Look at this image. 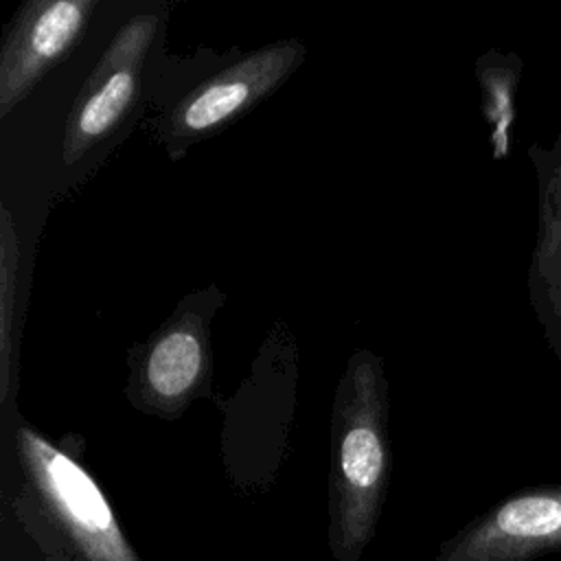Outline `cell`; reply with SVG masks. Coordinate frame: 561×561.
<instances>
[{
	"instance_id": "obj_1",
	"label": "cell",
	"mask_w": 561,
	"mask_h": 561,
	"mask_svg": "<svg viewBox=\"0 0 561 561\" xmlns=\"http://www.w3.org/2000/svg\"><path fill=\"white\" fill-rule=\"evenodd\" d=\"M0 561H142L94 476L20 425L0 506Z\"/></svg>"
},
{
	"instance_id": "obj_2",
	"label": "cell",
	"mask_w": 561,
	"mask_h": 561,
	"mask_svg": "<svg viewBox=\"0 0 561 561\" xmlns=\"http://www.w3.org/2000/svg\"><path fill=\"white\" fill-rule=\"evenodd\" d=\"M388 379L359 348L337 383L331 414L327 546L335 561H359L370 546L390 482Z\"/></svg>"
},
{
	"instance_id": "obj_3",
	"label": "cell",
	"mask_w": 561,
	"mask_h": 561,
	"mask_svg": "<svg viewBox=\"0 0 561 561\" xmlns=\"http://www.w3.org/2000/svg\"><path fill=\"white\" fill-rule=\"evenodd\" d=\"M221 302L215 291L188 296L136 351L129 397L136 408L164 419L180 416L213 377L208 320Z\"/></svg>"
},
{
	"instance_id": "obj_4",
	"label": "cell",
	"mask_w": 561,
	"mask_h": 561,
	"mask_svg": "<svg viewBox=\"0 0 561 561\" xmlns=\"http://www.w3.org/2000/svg\"><path fill=\"white\" fill-rule=\"evenodd\" d=\"M305 44L298 37L278 39L256 48L188 90L160 121L158 134L169 153L178 158L188 145L199 142L232 125L265 96L278 90L302 64Z\"/></svg>"
},
{
	"instance_id": "obj_5",
	"label": "cell",
	"mask_w": 561,
	"mask_h": 561,
	"mask_svg": "<svg viewBox=\"0 0 561 561\" xmlns=\"http://www.w3.org/2000/svg\"><path fill=\"white\" fill-rule=\"evenodd\" d=\"M156 33V13L134 15L116 31L70 105L61 147L66 164H77L129 114Z\"/></svg>"
},
{
	"instance_id": "obj_6",
	"label": "cell",
	"mask_w": 561,
	"mask_h": 561,
	"mask_svg": "<svg viewBox=\"0 0 561 561\" xmlns=\"http://www.w3.org/2000/svg\"><path fill=\"white\" fill-rule=\"evenodd\" d=\"M559 550L561 484H535L465 524L432 561H537Z\"/></svg>"
},
{
	"instance_id": "obj_7",
	"label": "cell",
	"mask_w": 561,
	"mask_h": 561,
	"mask_svg": "<svg viewBox=\"0 0 561 561\" xmlns=\"http://www.w3.org/2000/svg\"><path fill=\"white\" fill-rule=\"evenodd\" d=\"M96 0H28L0 48V116H7L79 42Z\"/></svg>"
},
{
	"instance_id": "obj_8",
	"label": "cell",
	"mask_w": 561,
	"mask_h": 561,
	"mask_svg": "<svg viewBox=\"0 0 561 561\" xmlns=\"http://www.w3.org/2000/svg\"><path fill=\"white\" fill-rule=\"evenodd\" d=\"M537 232L528 265V298L552 355L561 359V125L550 145L533 142Z\"/></svg>"
},
{
	"instance_id": "obj_9",
	"label": "cell",
	"mask_w": 561,
	"mask_h": 561,
	"mask_svg": "<svg viewBox=\"0 0 561 561\" xmlns=\"http://www.w3.org/2000/svg\"><path fill=\"white\" fill-rule=\"evenodd\" d=\"M522 77V59L513 53L491 50L478 59V79L482 88V110L491 127L493 158L504 160L513 147L515 96Z\"/></svg>"
},
{
	"instance_id": "obj_10",
	"label": "cell",
	"mask_w": 561,
	"mask_h": 561,
	"mask_svg": "<svg viewBox=\"0 0 561 561\" xmlns=\"http://www.w3.org/2000/svg\"><path fill=\"white\" fill-rule=\"evenodd\" d=\"M2 245H0V399H7L11 386V351H13V316L18 294V267H20V243L13 230L11 213L2 204Z\"/></svg>"
}]
</instances>
